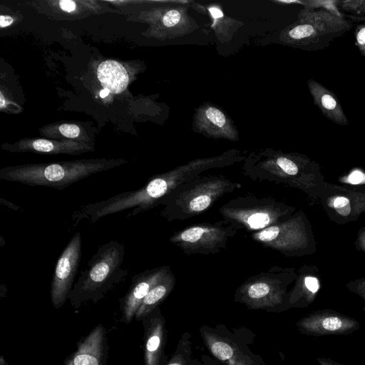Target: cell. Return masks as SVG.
Segmentation results:
<instances>
[{"instance_id": "obj_16", "label": "cell", "mask_w": 365, "mask_h": 365, "mask_svg": "<svg viewBox=\"0 0 365 365\" xmlns=\"http://www.w3.org/2000/svg\"><path fill=\"white\" fill-rule=\"evenodd\" d=\"M205 116L212 124L219 128H222L226 124L225 115L216 108H208L205 111Z\"/></svg>"}, {"instance_id": "obj_7", "label": "cell", "mask_w": 365, "mask_h": 365, "mask_svg": "<svg viewBox=\"0 0 365 365\" xmlns=\"http://www.w3.org/2000/svg\"><path fill=\"white\" fill-rule=\"evenodd\" d=\"M144 329L143 354L145 365H166L165 349L167 341L165 320L158 307L142 319Z\"/></svg>"}, {"instance_id": "obj_18", "label": "cell", "mask_w": 365, "mask_h": 365, "mask_svg": "<svg viewBox=\"0 0 365 365\" xmlns=\"http://www.w3.org/2000/svg\"><path fill=\"white\" fill-rule=\"evenodd\" d=\"M270 222V217L267 213H255L247 219L250 227L252 229H260L267 226Z\"/></svg>"}, {"instance_id": "obj_15", "label": "cell", "mask_w": 365, "mask_h": 365, "mask_svg": "<svg viewBox=\"0 0 365 365\" xmlns=\"http://www.w3.org/2000/svg\"><path fill=\"white\" fill-rule=\"evenodd\" d=\"M338 7L341 8L345 12L352 14H365V0H347L338 1Z\"/></svg>"}, {"instance_id": "obj_10", "label": "cell", "mask_w": 365, "mask_h": 365, "mask_svg": "<svg viewBox=\"0 0 365 365\" xmlns=\"http://www.w3.org/2000/svg\"><path fill=\"white\" fill-rule=\"evenodd\" d=\"M307 84L314 103L323 115L337 125H348L349 120L337 96L315 80H309Z\"/></svg>"}, {"instance_id": "obj_20", "label": "cell", "mask_w": 365, "mask_h": 365, "mask_svg": "<svg viewBox=\"0 0 365 365\" xmlns=\"http://www.w3.org/2000/svg\"><path fill=\"white\" fill-rule=\"evenodd\" d=\"M210 202L211 199L208 195H199L191 200L190 207L192 211L200 212L207 208Z\"/></svg>"}, {"instance_id": "obj_8", "label": "cell", "mask_w": 365, "mask_h": 365, "mask_svg": "<svg viewBox=\"0 0 365 365\" xmlns=\"http://www.w3.org/2000/svg\"><path fill=\"white\" fill-rule=\"evenodd\" d=\"M108 349L106 329L98 324L78 342L63 365H106Z\"/></svg>"}, {"instance_id": "obj_33", "label": "cell", "mask_w": 365, "mask_h": 365, "mask_svg": "<svg viewBox=\"0 0 365 365\" xmlns=\"http://www.w3.org/2000/svg\"><path fill=\"white\" fill-rule=\"evenodd\" d=\"M110 93V91L107 88H103V90L101 91L99 95H100V97H101L102 98H105Z\"/></svg>"}, {"instance_id": "obj_3", "label": "cell", "mask_w": 365, "mask_h": 365, "mask_svg": "<svg viewBox=\"0 0 365 365\" xmlns=\"http://www.w3.org/2000/svg\"><path fill=\"white\" fill-rule=\"evenodd\" d=\"M299 20L287 32L293 42L314 51L323 49L349 31L352 24L344 17L324 9H305Z\"/></svg>"}, {"instance_id": "obj_34", "label": "cell", "mask_w": 365, "mask_h": 365, "mask_svg": "<svg viewBox=\"0 0 365 365\" xmlns=\"http://www.w3.org/2000/svg\"><path fill=\"white\" fill-rule=\"evenodd\" d=\"M0 107L2 108L5 104V101H4V96H3V94L1 92L0 93Z\"/></svg>"}, {"instance_id": "obj_32", "label": "cell", "mask_w": 365, "mask_h": 365, "mask_svg": "<svg viewBox=\"0 0 365 365\" xmlns=\"http://www.w3.org/2000/svg\"><path fill=\"white\" fill-rule=\"evenodd\" d=\"M210 11L212 16L215 18H220L222 16V11L217 8L212 7L210 9Z\"/></svg>"}, {"instance_id": "obj_27", "label": "cell", "mask_w": 365, "mask_h": 365, "mask_svg": "<svg viewBox=\"0 0 365 365\" xmlns=\"http://www.w3.org/2000/svg\"><path fill=\"white\" fill-rule=\"evenodd\" d=\"M364 179V175L359 171L353 172L349 177V182L352 184H358Z\"/></svg>"}, {"instance_id": "obj_2", "label": "cell", "mask_w": 365, "mask_h": 365, "mask_svg": "<svg viewBox=\"0 0 365 365\" xmlns=\"http://www.w3.org/2000/svg\"><path fill=\"white\" fill-rule=\"evenodd\" d=\"M122 163L120 160L103 159L27 164L2 168L0 179L61 190L91 175L113 168Z\"/></svg>"}, {"instance_id": "obj_4", "label": "cell", "mask_w": 365, "mask_h": 365, "mask_svg": "<svg viewBox=\"0 0 365 365\" xmlns=\"http://www.w3.org/2000/svg\"><path fill=\"white\" fill-rule=\"evenodd\" d=\"M81 235L76 232L58 259L51 282L50 297L54 308H61L74 284L81 258Z\"/></svg>"}, {"instance_id": "obj_12", "label": "cell", "mask_w": 365, "mask_h": 365, "mask_svg": "<svg viewBox=\"0 0 365 365\" xmlns=\"http://www.w3.org/2000/svg\"><path fill=\"white\" fill-rule=\"evenodd\" d=\"M163 280L153 287L143 299L138 307L134 318L141 321L143 317L150 314L163 300L170 290V286Z\"/></svg>"}, {"instance_id": "obj_11", "label": "cell", "mask_w": 365, "mask_h": 365, "mask_svg": "<svg viewBox=\"0 0 365 365\" xmlns=\"http://www.w3.org/2000/svg\"><path fill=\"white\" fill-rule=\"evenodd\" d=\"M98 78L103 86L113 93L123 91L128 83V76L125 68L120 63L107 60L101 63L97 69Z\"/></svg>"}, {"instance_id": "obj_19", "label": "cell", "mask_w": 365, "mask_h": 365, "mask_svg": "<svg viewBox=\"0 0 365 365\" xmlns=\"http://www.w3.org/2000/svg\"><path fill=\"white\" fill-rule=\"evenodd\" d=\"M355 45L360 53L365 57V24H359L355 28Z\"/></svg>"}, {"instance_id": "obj_35", "label": "cell", "mask_w": 365, "mask_h": 365, "mask_svg": "<svg viewBox=\"0 0 365 365\" xmlns=\"http://www.w3.org/2000/svg\"><path fill=\"white\" fill-rule=\"evenodd\" d=\"M0 365H9L3 356H1L0 357Z\"/></svg>"}, {"instance_id": "obj_5", "label": "cell", "mask_w": 365, "mask_h": 365, "mask_svg": "<svg viewBox=\"0 0 365 365\" xmlns=\"http://www.w3.org/2000/svg\"><path fill=\"white\" fill-rule=\"evenodd\" d=\"M222 334L217 329L203 327L200 334L211 354L225 365H260V359L237 342V336Z\"/></svg>"}, {"instance_id": "obj_21", "label": "cell", "mask_w": 365, "mask_h": 365, "mask_svg": "<svg viewBox=\"0 0 365 365\" xmlns=\"http://www.w3.org/2000/svg\"><path fill=\"white\" fill-rule=\"evenodd\" d=\"M277 165L283 170L286 173L294 175L298 173V167L290 159L285 157H280L277 160Z\"/></svg>"}, {"instance_id": "obj_25", "label": "cell", "mask_w": 365, "mask_h": 365, "mask_svg": "<svg viewBox=\"0 0 365 365\" xmlns=\"http://www.w3.org/2000/svg\"><path fill=\"white\" fill-rule=\"evenodd\" d=\"M306 288L312 293L315 294L319 288L318 279L314 277H307L304 279Z\"/></svg>"}, {"instance_id": "obj_14", "label": "cell", "mask_w": 365, "mask_h": 365, "mask_svg": "<svg viewBox=\"0 0 365 365\" xmlns=\"http://www.w3.org/2000/svg\"><path fill=\"white\" fill-rule=\"evenodd\" d=\"M270 287L264 282L250 285L247 291L248 297L255 302L262 301L270 293Z\"/></svg>"}, {"instance_id": "obj_26", "label": "cell", "mask_w": 365, "mask_h": 365, "mask_svg": "<svg viewBox=\"0 0 365 365\" xmlns=\"http://www.w3.org/2000/svg\"><path fill=\"white\" fill-rule=\"evenodd\" d=\"M61 9L67 12H71L76 9V3L71 0H61L59 1Z\"/></svg>"}, {"instance_id": "obj_31", "label": "cell", "mask_w": 365, "mask_h": 365, "mask_svg": "<svg viewBox=\"0 0 365 365\" xmlns=\"http://www.w3.org/2000/svg\"><path fill=\"white\" fill-rule=\"evenodd\" d=\"M202 361H204L203 364H202L200 362L197 363L194 361L195 364H193V365H218L216 361H213L212 360V359H210L205 355H203L202 356Z\"/></svg>"}, {"instance_id": "obj_6", "label": "cell", "mask_w": 365, "mask_h": 365, "mask_svg": "<svg viewBox=\"0 0 365 365\" xmlns=\"http://www.w3.org/2000/svg\"><path fill=\"white\" fill-rule=\"evenodd\" d=\"M302 334L312 336L348 335L359 329L360 323L351 317L333 310H318L297 322Z\"/></svg>"}, {"instance_id": "obj_28", "label": "cell", "mask_w": 365, "mask_h": 365, "mask_svg": "<svg viewBox=\"0 0 365 365\" xmlns=\"http://www.w3.org/2000/svg\"><path fill=\"white\" fill-rule=\"evenodd\" d=\"M349 200L345 197H338L334 200V206L336 208L343 207L347 205Z\"/></svg>"}, {"instance_id": "obj_17", "label": "cell", "mask_w": 365, "mask_h": 365, "mask_svg": "<svg viewBox=\"0 0 365 365\" xmlns=\"http://www.w3.org/2000/svg\"><path fill=\"white\" fill-rule=\"evenodd\" d=\"M206 232V230L203 227H193L182 232L180 237L185 242H195L201 239Z\"/></svg>"}, {"instance_id": "obj_9", "label": "cell", "mask_w": 365, "mask_h": 365, "mask_svg": "<svg viewBox=\"0 0 365 365\" xmlns=\"http://www.w3.org/2000/svg\"><path fill=\"white\" fill-rule=\"evenodd\" d=\"M162 280V274L159 271H148L132 277L127 293L120 299L121 321L123 323L132 322L143 299Z\"/></svg>"}, {"instance_id": "obj_24", "label": "cell", "mask_w": 365, "mask_h": 365, "mask_svg": "<svg viewBox=\"0 0 365 365\" xmlns=\"http://www.w3.org/2000/svg\"><path fill=\"white\" fill-rule=\"evenodd\" d=\"M180 20V14L176 10L168 11L163 19V24L167 27H172L176 25Z\"/></svg>"}, {"instance_id": "obj_29", "label": "cell", "mask_w": 365, "mask_h": 365, "mask_svg": "<svg viewBox=\"0 0 365 365\" xmlns=\"http://www.w3.org/2000/svg\"><path fill=\"white\" fill-rule=\"evenodd\" d=\"M317 361L319 364V365H344L338 361H336L331 359L319 357L317 359Z\"/></svg>"}, {"instance_id": "obj_13", "label": "cell", "mask_w": 365, "mask_h": 365, "mask_svg": "<svg viewBox=\"0 0 365 365\" xmlns=\"http://www.w3.org/2000/svg\"><path fill=\"white\" fill-rule=\"evenodd\" d=\"M191 336L187 332L182 334L175 352L166 365H191Z\"/></svg>"}, {"instance_id": "obj_22", "label": "cell", "mask_w": 365, "mask_h": 365, "mask_svg": "<svg viewBox=\"0 0 365 365\" xmlns=\"http://www.w3.org/2000/svg\"><path fill=\"white\" fill-rule=\"evenodd\" d=\"M62 135L69 138H76L80 134V128L74 124H62L58 128Z\"/></svg>"}, {"instance_id": "obj_23", "label": "cell", "mask_w": 365, "mask_h": 365, "mask_svg": "<svg viewBox=\"0 0 365 365\" xmlns=\"http://www.w3.org/2000/svg\"><path fill=\"white\" fill-rule=\"evenodd\" d=\"M279 229L276 226L269 227L257 234V238L262 242H269L279 235Z\"/></svg>"}, {"instance_id": "obj_1", "label": "cell", "mask_w": 365, "mask_h": 365, "mask_svg": "<svg viewBox=\"0 0 365 365\" xmlns=\"http://www.w3.org/2000/svg\"><path fill=\"white\" fill-rule=\"evenodd\" d=\"M125 254L124 245L116 240L98 247L68 295L74 309L88 302L97 303L127 276L128 271L121 268Z\"/></svg>"}, {"instance_id": "obj_30", "label": "cell", "mask_w": 365, "mask_h": 365, "mask_svg": "<svg viewBox=\"0 0 365 365\" xmlns=\"http://www.w3.org/2000/svg\"><path fill=\"white\" fill-rule=\"evenodd\" d=\"M14 19L9 16L1 15L0 16V26L2 28L11 25Z\"/></svg>"}, {"instance_id": "obj_36", "label": "cell", "mask_w": 365, "mask_h": 365, "mask_svg": "<svg viewBox=\"0 0 365 365\" xmlns=\"http://www.w3.org/2000/svg\"><path fill=\"white\" fill-rule=\"evenodd\" d=\"M191 365H193V360L192 361V364H191Z\"/></svg>"}]
</instances>
